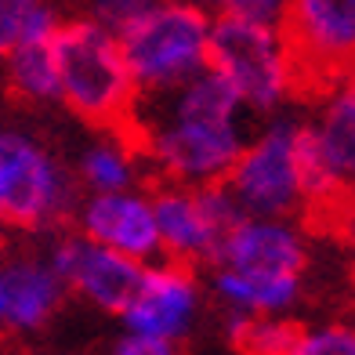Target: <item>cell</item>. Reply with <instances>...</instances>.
<instances>
[{"mask_svg":"<svg viewBox=\"0 0 355 355\" xmlns=\"http://www.w3.org/2000/svg\"><path fill=\"white\" fill-rule=\"evenodd\" d=\"M109 355H178V345L159 341V337H145V334L123 330V337H116V345L109 348Z\"/></svg>","mask_w":355,"mask_h":355,"instance_id":"cell-23","label":"cell"},{"mask_svg":"<svg viewBox=\"0 0 355 355\" xmlns=\"http://www.w3.org/2000/svg\"><path fill=\"white\" fill-rule=\"evenodd\" d=\"M211 290L236 315H286L301 297V276H261L214 265Z\"/></svg>","mask_w":355,"mask_h":355,"instance_id":"cell-16","label":"cell"},{"mask_svg":"<svg viewBox=\"0 0 355 355\" xmlns=\"http://www.w3.org/2000/svg\"><path fill=\"white\" fill-rule=\"evenodd\" d=\"M290 355H355V327L352 322H327L315 330H301Z\"/></svg>","mask_w":355,"mask_h":355,"instance_id":"cell-21","label":"cell"},{"mask_svg":"<svg viewBox=\"0 0 355 355\" xmlns=\"http://www.w3.org/2000/svg\"><path fill=\"white\" fill-rule=\"evenodd\" d=\"M62 105L98 131H120L138 102L120 40L91 19H62L55 33Z\"/></svg>","mask_w":355,"mask_h":355,"instance_id":"cell-3","label":"cell"},{"mask_svg":"<svg viewBox=\"0 0 355 355\" xmlns=\"http://www.w3.org/2000/svg\"><path fill=\"white\" fill-rule=\"evenodd\" d=\"M80 196L84 192L73 171L37 135L22 127H0V229H62L73 221Z\"/></svg>","mask_w":355,"mask_h":355,"instance_id":"cell-5","label":"cell"},{"mask_svg":"<svg viewBox=\"0 0 355 355\" xmlns=\"http://www.w3.org/2000/svg\"><path fill=\"white\" fill-rule=\"evenodd\" d=\"M279 26L301 91H327L355 69V0H286Z\"/></svg>","mask_w":355,"mask_h":355,"instance_id":"cell-7","label":"cell"},{"mask_svg":"<svg viewBox=\"0 0 355 355\" xmlns=\"http://www.w3.org/2000/svg\"><path fill=\"white\" fill-rule=\"evenodd\" d=\"M141 164L145 159L135 149V141L127 138V131H102L98 138L80 145L73 178L84 196H94V192H127V189H138Z\"/></svg>","mask_w":355,"mask_h":355,"instance_id":"cell-15","label":"cell"},{"mask_svg":"<svg viewBox=\"0 0 355 355\" xmlns=\"http://www.w3.org/2000/svg\"><path fill=\"white\" fill-rule=\"evenodd\" d=\"M304 123L330 185L337 192L355 189V69L319 91V109Z\"/></svg>","mask_w":355,"mask_h":355,"instance_id":"cell-13","label":"cell"},{"mask_svg":"<svg viewBox=\"0 0 355 355\" xmlns=\"http://www.w3.org/2000/svg\"><path fill=\"white\" fill-rule=\"evenodd\" d=\"M301 327L286 315H236L229 312V341L239 355H290Z\"/></svg>","mask_w":355,"mask_h":355,"instance_id":"cell-19","label":"cell"},{"mask_svg":"<svg viewBox=\"0 0 355 355\" xmlns=\"http://www.w3.org/2000/svg\"><path fill=\"white\" fill-rule=\"evenodd\" d=\"M4 66V84L19 102L26 105H58V62H55V37L26 40L22 47L0 62Z\"/></svg>","mask_w":355,"mask_h":355,"instance_id":"cell-17","label":"cell"},{"mask_svg":"<svg viewBox=\"0 0 355 355\" xmlns=\"http://www.w3.org/2000/svg\"><path fill=\"white\" fill-rule=\"evenodd\" d=\"M44 257L55 268V276L62 279V286L80 294L94 309L112 312V315H120L131 304L135 290L145 276V265H138V261H131V257H123L109 247L91 243L76 229L58 232L47 243Z\"/></svg>","mask_w":355,"mask_h":355,"instance_id":"cell-9","label":"cell"},{"mask_svg":"<svg viewBox=\"0 0 355 355\" xmlns=\"http://www.w3.org/2000/svg\"><path fill=\"white\" fill-rule=\"evenodd\" d=\"M0 232H4V229H0Z\"/></svg>","mask_w":355,"mask_h":355,"instance_id":"cell-26","label":"cell"},{"mask_svg":"<svg viewBox=\"0 0 355 355\" xmlns=\"http://www.w3.org/2000/svg\"><path fill=\"white\" fill-rule=\"evenodd\" d=\"M149 196L159 232V257L185 268L214 261L221 239L243 218L225 185H159Z\"/></svg>","mask_w":355,"mask_h":355,"instance_id":"cell-8","label":"cell"},{"mask_svg":"<svg viewBox=\"0 0 355 355\" xmlns=\"http://www.w3.org/2000/svg\"><path fill=\"white\" fill-rule=\"evenodd\" d=\"M221 185L250 218H297L341 196L319 167L309 123L297 116H272L250 135Z\"/></svg>","mask_w":355,"mask_h":355,"instance_id":"cell-2","label":"cell"},{"mask_svg":"<svg viewBox=\"0 0 355 355\" xmlns=\"http://www.w3.org/2000/svg\"><path fill=\"white\" fill-rule=\"evenodd\" d=\"M66 297V286L44 254H19L4 261V327L40 330Z\"/></svg>","mask_w":355,"mask_h":355,"instance_id":"cell-14","label":"cell"},{"mask_svg":"<svg viewBox=\"0 0 355 355\" xmlns=\"http://www.w3.org/2000/svg\"><path fill=\"white\" fill-rule=\"evenodd\" d=\"M185 4L200 8L211 19H221V15H243V19H276L286 8V0H185Z\"/></svg>","mask_w":355,"mask_h":355,"instance_id":"cell-22","label":"cell"},{"mask_svg":"<svg viewBox=\"0 0 355 355\" xmlns=\"http://www.w3.org/2000/svg\"><path fill=\"white\" fill-rule=\"evenodd\" d=\"M211 265L261 276H304L309 239L294 218H250L243 214L221 239Z\"/></svg>","mask_w":355,"mask_h":355,"instance_id":"cell-12","label":"cell"},{"mask_svg":"<svg viewBox=\"0 0 355 355\" xmlns=\"http://www.w3.org/2000/svg\"><path fill=\"white\" fill-rule=\"evenodd\" d=\"M341 236L355 247V207H352V211H345V218H341Z\"/></svg>","mask_w":355,"mask_h":355,"instance_id":"cell-24","label":"cell"},{"mask_svg":"<svg viewBox=\"0 0 355 355\" xmlns=\"http://www.w3.org/2000/svg\"><path fill=\"white\" fill-rule=\"evenodd\" d=\"M62 15L51 0H0V62L26 40L55 37Z\"/></svg>","mask_w":355,"mask_h":355,"instance_id":"cell-18","label":"cell"},{"mask_svg":"<svg viewBox=\"0 0 355 355\" xmlns=\"http://www.w3.org/2000/svg\"><path fill=\"white\" fill-rule=\"evenodd\" d=\"M167 185H221L247 145V109L211 69L182 87L138 98L120 127Z\"/></svg>","mask_w":355,"mask_h":355,"instance_id":"cell-1","label":"cell"},{"mask_svg":"<svg viewBox=\"0 0 355 355\" xmlns=\"http://www.w3.org/2000/svg\"><path fill=\"white\" fill-rule=\"evenodd\" d=\"M156 4L159 0H87L84 19H91L94 26H102L105 33H112L120 40L127 29H131L135 22H141Z\"/></svg>","mask_w":355,"mask_h":355,"instance_id":"cell-20","label":"cell"},{"mask_svg":"<svg viewBox=\"0 0 355 355\" xmlns=\"http://www.w3.org/2000/svg\"><path fill=\"white\" fill-rule=\"evenodd\" d=\"M0 327H4V261H0Z\"/></svg>","mask_w":355,"mask_h":355,"instance_id":"cell-25","label":"cell"},{"mask_svg":"<svg viewBox=\"0 0 355 355\" xmlns=\"http://www.w3.org/2000/svg\"><path fill=\"white\" fill-rule=\"evenodd\" d=\"M138 98L167 94L200 76L211 58V15L185 0L159 4L120 37Z\"/></svg>","mask_w":355,"mask_h":355,"instance_id":"cell-6","label":"cell"},{"mask_svg":"<svg viewBox=\"0 0 355 355\" xmlns=\"http://www.w3.org/2000/svg\"><path fill=\"white\" fill-rule=\"evenodd\" d=\"M207 69L232 87L247 112L279 116V109L301 91L297 66L276 19L221 15L211 19V58Z\"/></svg>","mask_w":355,"mask_h":355,"instance_id":"cell-4","label":"cell"},{"mask_svg":"<svg viewBox=\"0 0 355 355\" xmlns=\"http://www.w3.org/2000/svg\"><path fill=\"white\" fill-rule=\"evenodd\" d=\"M73 225L84 239L116 250L138 265L159 261V232H156L153 196L141 189L80 196L76 211H73Z\"/></svg>","mask_w":355,"mask_h":355,"instance_id":"cell-10","label":"cell"},{"mask_svg":"<svg viewBox=\"0 0 355 355\" xmlns=\"http://www.w3.org/2000/svg\"><path fill=\"white\" fill-rule=\"evenodd\" d=\"M200 315V283L185 265H145V276L135 290L131 304L120 312L123 327L131 334L159 337L178 345L196 327Z\"/></svg>","mask_w":355,"mask_h":355,"instance_id":"cell-11","label":"cell"}]
</instances>
